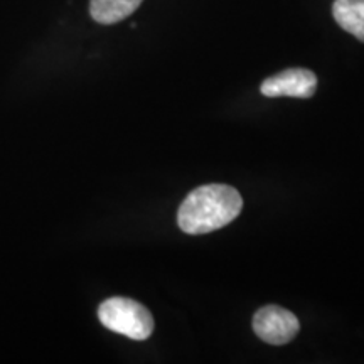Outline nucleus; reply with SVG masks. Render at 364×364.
<instances>
[{
	"label": "nucleus",
	"instance_id": "f257e3e1",
	"mask_svg": "<svg viewBox=\"0 0 364 364\" xmlns=\"http://www.w3.org/2000/svg\"><path fill=\"white\" fill-rule=\"evenodd\" d=\"M243 198L228 184H208L194 189L177 211V225L188 235H206L236 220Z\"/></svg>",
	"mask_w": 364,
	"mask_h": 364
},
{
	"label": "nucleus",
	"instance_id": "f03ea898",
	"mask_svg": "<svg viewBox=\"0 0 364 364\" xmlns=\"http://www.w3.org/2000/svg\"><path fill=\"white\" fill-rule=\"evenodd\" d=\"M98 318L108 331L134 341L149 339L154 331L152 314L142 304L127 297L105 300L98 307Z\"/></svg>",
	"mask_w": 364,
	"mask_h": 364
},
{
	"label": "nucleus",
	"instance_id": "7ed1b4c3",
	"mask_svg": "<svg viewBox=\"0 0 364 364\" xmlns=\"http://www.w3.org/2000/svg\"><path fill=\"white\" fill-rule=\"evenodd\" d=\"M253 331L263 343L282 346L290 343L300 331L295 314L279 306H265L253 317Z\"/></svg>",
	"mask_w": 364,
	"mask_h": 364
},
{
	"label": "nucleus",
	"instance_id": "20e7f679",
	"mask_svg": "<svg viewBox=\"0 0 364 364\" xmlns=\"http://www.w3.org/2000/svg\"><path fill=\"white\" fill-rule=\"evenodd\" d=\"M317 90V76L311 70L292 68L270 76L260 86L262 95L270 98H311Z\"/></svg>",
	"mask_w": 364,
	"mask_h": 364
},
{
	"label": "nucleus",
	"instance_id": "39448f33",
	"mask_svg": "<svg viewBox=\"0 0 364 364\" xmlns=\"http://www.w3.org/2000/svg\"><path fill=\"white\" fill-rule=\"evenodd\" d=\"M142 2L144 0H91L90 14L98 24H117L132 16Z\"/></svg>",
	"mask_w": 364,
	"mask_h": 364
},
{
	"label": "nucleus",
	"instance_id": "423d86ee",
	"mask_svg": "<svg viewBox=\"0 0 364 364\" xmlns=\"http://www.w3.org/2000/svg\"><path fill=\"white\" fill-rule=\"evenodd\" d=\"M332 16L346 33L364 43V0H336Z\"/></svg>",
	"mask_w": 364,
	"mask_h": 364
}]
</instances>
